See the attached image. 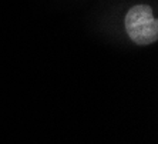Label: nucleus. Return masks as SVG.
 Wrapping results in <instances>:
<instances>
[{"label":"nucleus","mask_w":158,"mask_h":144,"mask_svg":"<svg viewBox=\"0 0 158 144\" xmlns=\"http://www.w3.org/2000/svg\"><path fill=\"white\" fill-rule=\"evenodd\" d=\"M125 30L134 43L140 46L151 44L158 39V22L152 9L147 4H137L125 16Z\"/></svg>","instance_id":"nucleus-1"}]
</instances>
